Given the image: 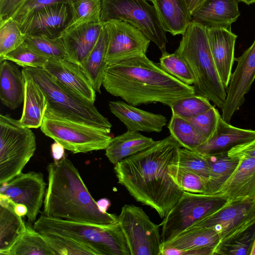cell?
Listing matches in <instances>:
<instances>
[{
  "label": "cell",
  "instance_id": "41",
  "mask_svg": "<svg viewBox=\"0 0 255 255\" xmlns=\"http://www.w3.org/2000/svg\"><path fill=\"white\" fill-rule=\"evenodd\" d=\"M49 58L39 54L23 43L14 50L6 54L0 62L4 60L10 61L23 68H43Z\"/></svg>",
  "mask_w": 255,
  "mask_h": 255
},
{
  "label": "cell",
  "instance_id": "15",
  "mask_svg": "<svg viewBox=\"0 0 255 255\" xmlns=\"http://www.w3.org/2000/svg\"><path fill=\"white\" fill-rule=\"evenodd\" d=\"M235 61L238 62L237 66L231 76L226 89V101L221 108V117L228 124L244 103L245 96L255 79V39L241 56L235 58Z\"/></svg>",
  "mask_w": 255,
  "mask_h": 255
},
{
  "label": "cell",
  "instance_id": "6",
  "mask_svg": "<svg viewBox=\"0 0 255 255\" xmlns=\"http://www.w3.org/2000/svg\"><path fill=\"white\" fill-rule=\"evenodd\" d=\"M42 90L48 108L56 115L73 121L111 131L112 124L101 115L94 103L67 88L43 68H23Z\"/></svg>",
  "mask_w": 255,
  "mask_h": 255
},
{
  "label": "cell",
  "instance_id": "16",
  "mask_svg": "<svg viewBox=\"0 0 255 255\" xmlns=\"http://www.w3.org/2000/svg\"><path fill=\"white\" fill-rule=\"evenodd\" d=\"M71 19L67 3H57L37 9L17 24L23 34L61 37Z\"/></svg>",
  "mask_w": 255,
  "mask_h": 255
},
{
  "label": "cell",
  "instance_id": "40",
  "mask_svg": "<svg viewBox=\"0 0 255 255\" xmlns=\"http://www.w3.org/2000/svg\"><path fill=\"white\" fill-rule=\"evenodd\" d=\"M41 234L55 255H96L89 248L70 238L55 235Z\"/></svg>",
  "mask_w": 255,
  "mask_h": 255
},
{
  "label": "cell",
  "instance_id": "47",
  "mask_svg": "<svg viewBox=\"0 0 255 255\" xmlns=\"http://www.w3.org/2000/svg\"><path fill=\"white\" fill-rule=\"evenodd\" d=\"M25 0H0V20L10 18Z\"/></svg>",
  "mask_w": 255,
  "mask_h": 255
},
{
  "label": "cell",
  "instance_id": "20",
  "mask_svg": "<svg viewBox=\"0 0 255 255\" xmlns=\"http://www.w3.org/2000/svg\"><path fill=\"white\" fill-rule=\"evenodd\" d=\"M109 106L111 113L129 130L160 132L167 124L165 116L138 109L126 102L111 101Z\"/></svg>",
  "mask_w": 255,
  "mask_h": 255
},
{
  "label": "cell",
  "instance_id": "3",
  "mask_svg": "<svg viewBox=\"0 0 255 255\" xmlns=\"http://www.w3.org/2000/svg\"><path fill=\"white\" fill-rule=\"evenodd\" d=\"M48 186L42 214L53 218L109 225L118 222V216L102 212L72 161L64 157L47 167Z\"/></svg>",
  "mask_w": 255,
  "mask_h": 255
},
{
  "label": "cell",
  "instance_id": "9",
  "mask_svg": "<svg viewBox=\"0 0 255 255\" xmlns=\"http://www.w3.org/2000/svg\"><path fill=\"white\" fill-rule=\"evenodd\" d=\"M126 22L141 31L161 50L168 42L157 10L147 0H102L101 21Z\"/></svg>",
  "mask_w": 255,
  "mask_h": 255
},
{
  "label": "cell",
  "instance_id": "33",
  "mask_svg": "<svg viewBox=\"0 0 255 255\" xmlns=\"http://www.w3.org/2000/svg\"><path fill=\"white\" fill-rule=\"evenodd\" d=\"M68 3L71 19L65 31L87 23L101 21L102 0H68Z\"/></svg>",
  "mask_w": 255,
  "mask_h": 255
},
{
  "label": "cell",
  "instance_id": "11",
  "mask_svg": "<svg viewBox=\"0 0 255 255\" xmlns=\"http://www.w3.org/2000/svg\"><path fill=\"white\" fill-rule=\"evenodd\" d=\"M228 200L221 196L184 191L177 203L163 218L161 239L165 242L224 205Z\"/></svg>",
  "mask_w": 255,
  "mask_h": 255
},
{
  "label": "cell",
  "instance_id": "24",
  "mask_svg": "<svg viewBox=\"0 0 255 255\" xmlns=\"http://www.w3.org/2000/svg\"><path fill=\"white\" fill-rule=\"evenodd\" d=\"M238 3V0H207L192 20L206 26L230 28L240 15Z\"/></svg>",
  "mask_w": 255,
  "mask_h": 255
},
{
  "label": "cell",
  "instance_id": "4",
  "mask_svg": "<svg viewBox=\"0 0 255 255\" xmlns=\"http://www.w3.org/2000/svg\"><path fill=\"white\" fill-rule=\"evenodd\" d=\"M182 35L175 53L187 63L193 75L195 94L222 108L227 97L226 90L212 54L207 26L192 20Z\"/></svg>",
  "mask_w": 255,
  "mask_h": 255
},
{
  "label": "cell",
  "instance_id": "37",
  "mask_svg": "<svg viewBox=\"0 0 255 255\" xmlns=\"http://www.w3.org/2000/svg\"><path fill=\"white\" fill-rule=\"evenodd\" d=\"M213 106L208 99L195 94L177 100L170 108L172 114L187 119L205 113Z\"/></svg>",
  "mask_w": 255,
  "mask_h": 255
},
{
  "label": "cell",
  "instance_id": "28",
  "mask_svg": "<svg viewBox=\"0 0 255 255\" xmlns=\"http://www.w3.org/2000/svg\"><path fill=\"white\" fill-rule=\"evenodd\" d=\"M154 0L153 5L165 31L182 35L192 19L184 0Z\"/></svg>",
  "mask_w": 255,
  "mask_h": 255
},
{
  "label": "cell",
  "instance_id": "51",
  "mask_svg": "<svg viewBox=\"0 0 255 255\" xmlns=\"http://www.w3.org/2000/svg\"><path fill=\"white\" fill-rule=\"evenodd\" d=\"M97 205L100 210L104 212H106L108 208L110 205L109 201L106 198L101 199L97 201Z\"/></svg>",
  "mask_w": 255,
  "mask_h": 255
},
{
  "label": "cell",
  "instance_id": "12",
  "mask_svg": "<svg viewBox=\"0 0 255 255\" xmlns=\"http://www.w3.org/2000/svg\"><path fill=\"white\" fill-rule=\"evenodd\" d=\"M118 222L131 255H161L160 226L152 222L141 208L131 204L124 205Z\"/></svg>",
  "mask_w": 255,
  "mask_h": 255
},
{
  "label": "cell",
  "instance_id": "26",
  "mask_svg": "<svg viewBox=\"0 0 255 255\" xmlns=\"http://www.w3.org/2000/svg\"><path fill=\"white\" fill-rule=\"evenodd\" d=\"M25 80L23 72L13 62H0V99L2 104L11 110L23 102Z\"/></svg>",
  "mask_w": 255,
  "mask_h": 255
},
{
  "label": "cell",
  "instance_id": "34",
  "mask_svg": "<svg viewBox=\"0 0 255 255\" xmlns=\"http://www.w3.org/2000/svg\"><path fill=\"white\" fill-rule=\"evenodd\" d=\"M23 43L48 58L69 61L61 37L51 38L45 35H24Z\"/></svg>",
  "mask_w": 255,
  "mask_h": 255
},
{
  "label": "cell",
  "instance_id": "43",
  "mask_svg": "<svg viewBox=\"0 0 255 255\" xmlns=\"http://www.w3.org/2000/svg\"><path fill=\"white\" fill-rule=\"evenodd\" d=\"M221 116L217 109L213 106L203 114L185 120L190 123L204 143L214 134Z\"/></svg>",
  "mask_w": 255,
  "mask_h": 255
},
{
  "label": "cell",
  "instance_id": "50",
  "mask_svg": "<svg viewBox=\"0 0 255 255\" xmlns=\"http://www.w3.org/2000/svg\"><path fill=\"white\" fill-rule=\"evenodd\" d=\"M13 209L15 212L19 216L23 217L26 216L27 208L26 206L22 204H15Z\"/></svg>",
  "mask_w": 255,
  "mask_h": 255
},
{
  "label": "cell",
  "instance_id": "8",
  "mask_svg": "<svg viewBox=\"0 0 255 255\" xmlns=\"http://www.w3.org/2000/svg\"><path fill=\"white\" fill-rule=\"evenodd\" d=\"M36 148L30 128L8 115H0V184L22 172Z\"/></svg>",
  "mask_w": 255,
  "mask_h": 255
},
{
  "label": "cell",
  "instance_id": "36",
  "mask_svg": "<svg viewBox=\"0 0 255 255\" xmlns=\"http://www.w3.org/2000/svg\"><path fill=\"white\" fill-rule=\"evenodd\" d=\"M176 158L169 167V174L175 183L183 191L206 194L208 180L178 166L175 162Z\"/></svg>",
  "mask_w": 255,
  "mask_h": 255
},
{
  "label": "cell",
  "instance_id": "32",
  "mask_svg": "<svg viewBox=\"0 0 255 255\" xmlns=\"http://www.w3.org/2000/svg\"><path fill=\"white\" fill-rule=\"evenodd\" d=\"M2 255H55L43 236L30 224L20 238Z\"/></svg>",
  "mask_w": 255,
  "mask_h": 255
},
{
  "label": "cell",
  "instance_id": "53",
  "mask_svg": "<svg viewBox=\"0 0 255 255\" xmlns=\"http://www.w3.org/2000/svg\"><path fill=\"white\" fill-rule=\"evenodd\" d=\"M250 255H255V239L252 247Z\"/></svg>",
  "mask_w": 255,
  "mask_h": 255
},
{
  "label": "cell",
  "instance_id": "45",
  "mask_svg": "<svg viewBox=\"0 0 255 255\" xmlns=\"http://www.w3.org/2000/svg\"><path fill=\"white\" fill-rule=\"evenodd\" d=\"M68 0H25L10 17L17 23L33 11L57 3H67Z\"/></svg>",
  "mask_w": 255,
  "mask_h": 255
},
{
  "label": "cell",
  "instance_id": "25",
  "mask_svg": "<svg viewBox=\"0 0 255 255\" xmlns=\"http://www.w3.org/2000/svg\"><path fill=\"white\" fill-rule=\"evenodd\" d=\"M25 80V91L21 124L30 128L40 127L48 108L45 94L26 72L22 70Z\"/></svg>",
  "mask_w": 255,
  "mask_h": 255
},
{
  "label": "cell",
  "instance_id": "18",
  "mask_svg": "<svg viewBox=\"0 0 255 255\" xmlns=\"http://www.w3.org/2000/svg\"><path fill=\"white\" fill-rule=\"evenodd\" d=\"M212 54L220 79L227 88L235 61V47L237 35L230 28L207 26Z\"/></svg>",
  "mask_w": 255,
  "mask_h": 255
},
{
  "label": "cell",
  "instance_id": "35",
  "mask_svg": "<svg viewBox=\"0 0 255 255\" xmlns=\"http://www.w3.org/2000/svg\"><path fill=\"white\" fill-rule=\"evenodd\" d=\"M168 128L170 135L181 147L194 151L203 141L190 123L186 120L172 114Z\"/></svg>",
  "mask_w": 255,
  "mask_h": 255
},
{
  "label": "cell",
  "instance_id": "52",
  "mask_svg": "<svg viewBox=\"0 0 255 255\" xmlns=\"http://www.w3.org/2000/svg\"><path fill=\"white\" fill-rule=\"evenodd\" d=\"M239 2H243L247 4H251L255 2V0H238Z\"/></svg>",
  "mask_w": 255,
  "mask_h": 255
},
{
  "label": "cell",
  "instance_id": "54",
  "mask_svg": "<svg viewBox=\"0 0 255 255\" xmlns=\"http://www.w3.org/2000/svg\"><path fill=\"white\" fill-rule=\"evenodd\" d=\"M147 0L151 1L152 3V4H154V2H155L154 0Z\"/></svg>",
  "mask_w": 255,
  "mask_h": 255
},
{
  "label": "cell",
  "instance_id": "1",
  "mask_svg": "<svg viewBox=\"0 0 255 255\" xmlns=\"http://www.w3.org/2000/svg\"><path fill=\"white\" fill-rule=\"evenodd\" d=\"M181 147L171 135L117 163L118 183L134 199L154 209L164 218L181 197L183 191L169 174V165Z\"/></svg>",
  "mask_w": 255,
  "mask_h": 255
},
{
  "label": "cell",
  "instance_id": "29",
  "mask_svg": "<svg viewBox=\"0 0 255 255\" xmlns=\"http://www.w3.org/2000/svg\"><path fill=\"white\" fill-rule=\"evenodd\" d=\"M108 34L103 24L95 46L81 65L96 92L101 93V87L108 65L106 61Z\"/></svg>",
  "mask_w": 255,
  "mask_h": 255
},
{
  "label": "cell",
  "instance_id": "39",
  "mask_svg": "<svg viewBox=\"0 0 255 255\" xmlns=\"http://www.w3.org/2000/svg\"><path fill=\"white\" fill-rule=\"evenodd\" d=\"M24 37L15 20L11 18L0 20V59L22 44Z\"/></svg>",
  "mask_w": 255,
  "mask_h": 255
},
{
  "label": "cell",
  "instance_id": "46",
  "mask_svg": "<svg viewBox=\"0 0 255 255\" xmlns=\"http://www.w3.org/2000/svg\"><path fill=\"white\" fill-rule=\"evenodd\" d=\"M228 154L239 160L255 157V139L233 147Z\"/></svg>",
  "mask_w": 255,
  "mask_h": 255
},
{
  "label": "cell",
  "instance_id": "23",
  "mask_svg": "<svg viewBox=\"0 0 255 255\" xmlns=\"http://www.w3.org/2000/svg\"><path fill=\"white\" fill-rule=\"evenodd\" d=\"M255 139V130L237 128L221 116L211 138L198 146L194 151L201 154L228 152L233 147Z\"/></svg>",
  "mask_w": 255,
  "mask_h": 255
},
{
  "label": "cell",
  "instance_id": "2",
  "mask_svg": "<svg viewBox=\"0 0 255 255\" xmlns=\"http://www.w3.org/2000/svg\"><path fill=\"white\" fill-rule=\"evenodd\" d=\"M102 85L134 106L159 103L170 107L177 100L195 94L193 86L166 73L146 54L108 66Z\"/></svg>",
  "mask_w": 255,
  "mask_h": 255
},
{
  "label": "cell",
  "instance_id": "10",
  "mask_svg": "<svg viewBox=\"0 0 255 255\" xmlns=\"http://www.w3.org/2000/svg\"><path fill=\"white\" fill-rule=\"evenodd\" d=\"M255 225V199L228 201L222 207L190 227L213 229L220 242L214 255L220 249Z\"/></svg>",
  "mask_w": 255,
  "mask_h": 255
},
{
  "label": "cell",
  "instance_id": "13",
  "mask_svg": "<svg viewBox=\"0 0 255 255\" xmlns=\"http://www.w3.org/2000/svg\"><path fill=\"white\" fill-rule=\"evenodd\" d=\"M103 23L108 34L106 57L108 66L146 54L151 41L137 28L118 20Z\"/></svg>",
  "mask_w": 255,
  "mask_h": 255
},
{
  "label": "cell",
  "instance_id": "27",
  "mask_svg": "<svg viewBox=\"0 0 255 255\" xmlns=\"http://www.w3.org/2000/svg\"><path fill=\"white\" fill-rule=\"evenodd\" d=\"M156 142L139 131L128 130L112 138L105 149V155L112 163L116 165L125 158L149 148Z\"/></svg>",
  "mask_w": 255,
  "mask_h": 255
},
{
  "label": "cell",
  "instance_id": "5",
  "mask_svg": "<svg viewBox=\"0 0 255 255\" xmlns=\"http://www.w3.org/2000/svg\"><path fill=\"white\" fill-rule=\"evenodd\" d=\"M42 234L67 237L86 246L96 255H131L124 233L118 222L109 225L75 222L42 214L34 223Z\"/></svg>",
  "mask_w": 255,
  "mask_h": 255
},
{
  "label": "cell",
  "instance_id": "19",
  "mask_svg": "<svg viewBox=\"0 0 255 255\" xmlns=\"http://www.w3.org/2000/svg\"><path fill=\"white\" fill-rule=\"evenodd\" d=\"M43 68L67 88L95 103L96 91L79 65L64 59L49 58Z\"/></svg>",
  "mask_w": 255,
  "mask_h": 255
},
{
  "label": "cell",
  "instance_id": "30",
  "mask_svg": "<svg viewBox=\"0 0 255 255\" xmlns=\"http://www.w3.org/2000/svg\"><path fill=\"white\" fill-rule=\"evenodd\" d=\"M202 155L210 168L206 194H217L238 166L240 160L230 157L228 152Z\"/></svg>",
  "mask_w": 255,
  "mask_h": 255
},
{
  "label": "cell",
  "instance_id": "17",
  "mask_svg": "<svg viewBox=\"0 0 255 255\" xmlns=\"http://www.w3.org/2000/svg\"><path fill=\"white\" fill-rule=\"evenodd\" d=\"M219 242L213 229L189 227L162 243L161 255H214Z\"/></svg>",
  "mask_w": 255,
  "mask_h": 255
},
{
  "label": "cell",
  "instance_id": "48",
  "mask_svg": "<svg viewBox=\"0 0 255 255\" xmlns=\"http://www.w3.org/2000/svg\"><path fill=\"white\" fill-rule=\"evenodd\" d=\"M51 152L54 161H58L64 157L65 149L64 147L60 143L55 141L52 144Z\"/></svg>",
  "mask_w": 255,
  "mask_h": 255
},
{
  "label": "cell",
  "instance_id": "44",
  "mask_svg": "<svg viewBox=\"0 0 255 255\" xmlns=\"http://www.w3.org/2000/svg\"><path fill=\"white\" fill-rule=\"evenodd\" d=\"M255 239V225L222 248L217 255H250Z\"/></svg>",
  "mask_w": 255,
  "mask_h": 255
},
{
  "label": "cell",
  "instance_id": "31",
  "mask_svg": "<svg viewBox=\"0 0 255 255\" xmlns=\"http://www.w3.org/2000/svg\"><path fill=\"white\" fill-rule=\"evenodd\" d=\"M26 224L10 205H0V255L22 235Z\"/></svg>",
  "mask_w": 255,
  "mask_h": 255
},
{
  "label": "cell",
  "instance_id": "38",
  "mask_svg": "<svg viewBox=\"0 0 255 255\" xmlns=\"http://www.w3.org/2000/svg\"><path fill=\"white\" fill-rule=\"evenodd\" d=\"M157 65L181 82L188 85H193L195 79L189 66L175 52L171 54L166 51L162 52Z\"/></svg>",
  "mask_w": 255,
  "mask_h": 255
},
{
  "label": "cell",
  "instance_id": "42",
  "mask_svg": "<svg viewBox=\"0 0 255 255\" xmlns=\"http://www.w3.org/2000/svg\"><path fill=\"white\" fill-rule=\"evenodd\" d=\"M175 162L180 167L208 180L210 168L207 161L202 154L180 147Z\"/></svg>",
  "mask_w": 255,
  "mask_h": 255
},
{
  "label": "cell",
  "instance_id": "14",
  "mask_svg": "<svg viewBox=\"0 0 255 255\" xmlns=\"http://www.w3.org/2000/svg\"><path fill=\"white\" fill-rule=\"evenodd\" d=\"M46 183L40 172L20 173L11 180L0 184V194L8 197L15 204L27 208L29 224L34 223L43 202Z\"/></svg>",
  "mask_w": 255,
  "mask_h": 255
},
{
  "label": "cell",
  "instance_id": "21",
  "mask_svg": "<svg viewBox=\"0 0 255 255\" xmlns=\"http://www.w3.org/2000/svg\"><path fill=\"white\" fill-rule=\"evenodd\" d=\"M103 23H87L65 31L61 37L69 61L81 66L96 44Z\"/></svg>",
  "mask_w": 255,
  "mask_h": 255
},
{
  "label": "cell",
  "instance_id": "22",
  "mask_svg": "<svg viewBox=\"0 0 255 255\" xmlns=\"http://www.w3.org/2000/svg\"><path fill=\"white\" fill-rule=\"evenodd\" d=\"M217 194L228 201L255 199V157L240 159Z\"/></svg>",
  "mask_w": 255,
  "mask_h": 255
},
{
  "label": "cell",
  "instance_id": "49",
  "mask_svg": "<svg viewBox=\"0 0 255 255\" xmlns=\"http://www.w3.org/2000/svg\"><path fill=\"white\" fill-rule=\"evenodd\" d=\"M206 0H184L191 15L200 8Z\"/></svg>",
  "mask_w": 255,
  "mask_h": 255
},
{
  "label": "cell",
  "instance_id": "7",
  "mask_svg": "<svg viewBox=\"0 0 255 255\" xmlns=\"http://www.w3.org/2000/svg\"><path fill=\"white\" fill-rule=\"evenodd\" d=\"M40 129L73 153L105 149L112 139L111 131L62 118L48 108Z\"/></svg>",
  "mask_w": 255,
  "mask_h": 255
}]
</instances>
